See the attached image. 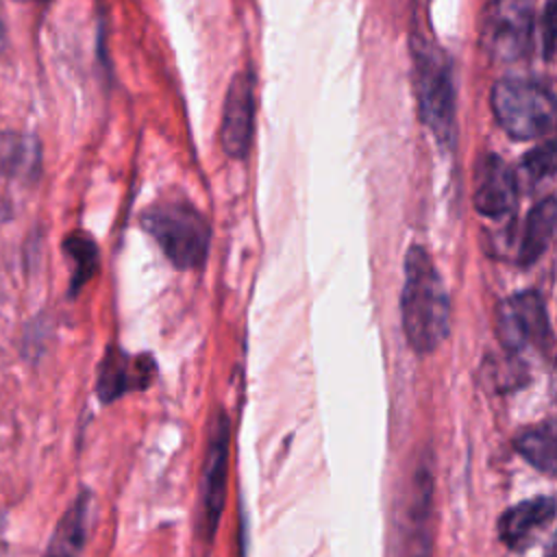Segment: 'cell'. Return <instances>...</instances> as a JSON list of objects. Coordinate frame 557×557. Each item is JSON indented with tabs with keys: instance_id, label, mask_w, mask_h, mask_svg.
<instances>
[{
	"instance_id": "12",
	"label": "cell",
	"mask_w": 557,
	"mask_h": 557,
	"mask_svg": "<svg viewBox=\"0 0 557 557\" xmlns=\"http://www.w3.org/2000/svg\"><path fill=\"white\" fill-rule=\"evenodd\" d=\"M555 516V498L553 496H535L524 503L507 509L498 520V535L503 544L513 550L524 548L533 535L546 527Z\"/></svg>"
},
{
	"instance_id": "21",
	"label": "cell",
	"mask_w": 557,
	"mask_h": 557,
	"mask_svg": "<svg viewBox=\"0 0 557 557\" xmlns=\"http://www.w3.org/2000/svg\"><path fill=\"white\" fill-rule=\"evenodd\" d=\"M2 44H4V33H2V26H0V48H2Z\"/></svg>"
},
{
	"instance_id": "2",
	"label": "cell",
	"mask_w": 557,
	"mask_h": 557,
	"mask_svg": "<svg viewBox=\"0 0 557 557\" xmlns=\"http://www.w3.org/2000/svg\"><path fill=\"white\" fill-rule=\"evenodd\" d=\"M144 231L178 270H198L209 252V224L205 215L183 200H161L141 213Z\"/></svg>"
},
{
	"instance_id": "14",
	"label": "cell",
	"mask_w": 557,
	"mask_h": 557,
	"mask_svg": "<svg viewBox=\"0 0 557 557\" xmlns=\"http://www.w3.org/2000/svg\"><path fill=\"white\" fill-rule=\"evenodd\" d=\"M87 520H89V496L83 494L76 498V503L67 509V513L59 522L46 557H78L87 535Z\"/></svg>"
},
{
	"instance_id": "11",
	"label": "cell",
	"mask_w": 557,
	"mask_h": 557,
	"mask_svg": "<svg viewBox=\"0 0 557 557\" xmlns=\"http://www.w3.org/2000/svg\"><path fill=\"white\" fill-rule=\"evenodd\" d=\"M157 372L154 359L150 355H126L117 348H111L98 374V394L104 403H111L124 396L131 389H144L152 383Z\"/></svg>"
},
{
	"instance_id": "13",
	"label": "cell",
	"mask_w": 557,
	"mask_h": 557,
	"mask_svg": "<svg viewBox=\"0 0 557 557\" xmlns=\"http://www.w3.org/2000/svg\"><path fill=\"white\" fill-rule=\"evenodd\" d=\"M555 215H557V207H555L553 196H546L537 205H533V209L529 211V215L524 220L522 239H520V248H518L520 265H524V268L533 265L544 255V250L548 248L553 233H555Z\"/></svg>"
},
{
	"instance_id": "6",
	"label": "cell",
	"mask_w": 557,
	"mask_h": 557,
	"mask_svg": "<svg viewBox=\"0 0 557 557\" xmlns=\"http://www.w3.org/2000/svg\"><path fill=\"white\" fill-rule=\"evenodd\" d=\"M228 418L222 409H218L209 422V437H207V457L202 468V483H200V518L198 529L209 542L218 529L224 496H226V472H228Z\"/></svg>"
},
{
	"instance_id": "15",
	"label": "cell",
	"mask_w": 557,
	"mask_h": 557,
	"mask_svg": "<svg viewBox=\"0 0 557 557\" xmlns=\"http://www.w3.org/2000/svg\"><path fill=\"white\" fill-rule=\"evenodd\" d=\"M39 170V144L35 137L17 133H0V174L33 176Z\"/></svg>"
},
{
	"instance_id": "17",
	"label": "cell",
	"mask_w": 557,
	"mask_h": 557,
	"mask_svg": "<svg viewBox=\"0 0 557 557\" xmlns=\"http://www.w3.org/2000/svg\"><path fill=\"white\" fill-rule=\"evenodd\" d=\"M67 257L72 259V289L87 283L98 268V248L85 233H72L63 244Z\"/></svg>"
},
{
	"instance_id": "4",
	"label": "cell",
	"mask_w": 557,
	"mask_h": 557,
	"mask_svg": "<svg viewBox=\"0 0 557 557\" xmlns=\"http://www.w3.org/2000/svg\"><path fill=\"white\" fill-rule=\"evenodd\" d=\"M492 111L500 128L513 139H537L555 126L550 89L529 78H503L492 89Z\"/></svg>"
},
{
	"instance_id": "8",
	"label": "cell",
	"mask_w": 557,
	"mask_h": 557,
	"mask_svg": "<svg viewBox=\"0 0 557 557\" xmlns=\"http://www.w3.org/2000/svg\"><path fill=\"white\" fill-rule=\"evenodd\" d=\"M255 122V76L244 70L233 76L222 111L220 141L231 159H244L252 141Z\"/></svg>"
},
{
	"instance_id": "19",
	"label": "cell",
	"mask_w": 557,
	"mask_h": 557,
	"mask_svg": "<svg viewBox=\"0 0 557 557\" xmlns=\"http://www.w3.org/2000/svg\"><path fill=\"white\" fill-rule=\"evenodd\" d=\"M542 50L546 59H553L555 50V0H548L542 15Z\"/></svg>"
},
{
	"instance_id": "3",
	"label": "cell",
	"mask_w": 557,
	"mask_h": 557,
	"mask_svg": "<svg viewBox=\"0 0 557 557\" xmlns=\"http://www.w3.org/2000/svg\"><path fill=\"white\" fill-rule=\"evenodd\" d=\"M418 113L435 141L455 146V85L446 54L431 41H418L413 50Z\"/></svg>"
},
{
	"instance_id": "9",
	"label": "cell",
	"mask_w": 557,
	"mask_h": 557,
	"mask_svg": "<svg viewBox=\"0 0 557 557\" xmlns=\"http://www.w3.org/2000/svg\"><path fill=\"white\" fill-rule=\"evenodd\" d=\"M474 209L492 220L509 215L518 205V176L498 157L483 154L474 170Z\"/></svg>"
},
{
	"instance_id": "16",
	"label": "cell",
	"mask_w": 557,
	"mask_h": 557,
	"mask_svg": "<svg viewBox=\"0 0 557 557\" xmlns=\"http://www.w3.org/2000/svg\"><path fill=\"white\" fill-rule=\"evenodd\" d=\"M516 450L522 455L533 468L553 476L557 463V435L553 422H544L540 426L527 429L516 437Z\"/></svg>"
},
{
	"instance_id": "5",
	"label": "cell",
	"mask_w": 557,
	"mask_h": 557,
	"mask_svg": "<svg viewBox=\"0 0 557 557\" xmlns=\"http://www.w3.org/2000/svg\"><path fill=\"white\" fill-rule=\"evenodd\" d=\"M535 11L531 0H492L481 22V44L498 63L524 59L533 46Z\"/></svg>"
},
{
	"instance_id": "7",
	"label": "cell",
	"mask_w": 557,
	"mask_h": 557,
	"mask_svg": "<svg viewBox=\"0 0 557 557\" xmlns=\"http://www.w3.org/2000/svg\"><path fill=\"white\" fill-rule=\"evenodd\" d=\"M496 333L503 348L509 352L548 344L550 324L544 298L533 289L505 298L496 311Z\"/></svg>"
},
{
	"instance_id": "1",
	"label": "cell",
	"mask_w": 557,
	"mask_h": 557,
	"mask_svg": "<svg viewBox=\"0 0 557 557\" xmlns=\"http://www.w3.org/2000/svg\"><path fill=\"white\" fill-rule=\"evenodd\" d=\"M400 318L407 344L418 355L433 352L450 329V298L446 285L426 248L418 244L405 255Z\"/></svg>"
},
{
	"instance_id": "10",
	"label": "cell",
	"mask_w": 557,
	"mask_h": 557,
	"mask_svg": "<svg viewBox=\"0 0 557 557\" xmlns=\"http://www.w3.org/2000/svg\"><path fill=\"white\" fill-rule=\"evenodd\" d=\"M433 472L429 461H420L411 476L407 520L403 535V557H431L433 546Z\"/></svg>"
},
{
	"instance_id": "20",
	"label": "cell",
	"mask_w": 557,
	"mask_h": 557,
	"mask_svg": "<svg viewBox=\"0 0 557 557\" xmlns=\"http://www.w3.org/2000/svg\"><path fill=\"white\" fill-rule=\"evenodd\" d=\"M9 213H11V207H9V202L0 196V222H4V220L9 218Z\"/></svg>"
},
{
	"instance_id": "18",
	"label": "cell",
	"mask_w": 557,
	"mask_h": 557,
	"mask_svg": "<svg viewBox=\"0 0 557 557\" xmlns=\"http://www.w3.org/2000/svg\"><path fill=\"white\" fill-rule=\"evenodd\" d=\"M522 172L531 183H540L544 178H550L555 172V144L546 139L537 148L524 154L522 159Z\"/></svg>"
}]
</instances>
